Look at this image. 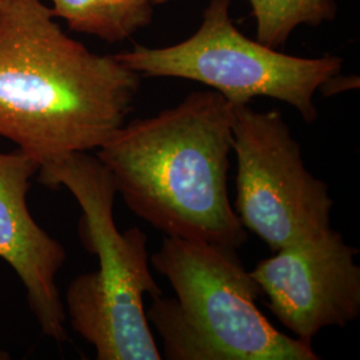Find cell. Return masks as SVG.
<instances>
[{"instance_id": "1", "label": "cell", "mask_w": 360, "mask_h": 360, "mask_svg": "<svg viewBox=\"0 0 360 360\" xmlns=\"http://www.w3.org/2000/svg\"><path fill=\"white\" fill-rule=\"evenodd\" d=\"M141 82L67 35L44 0H0V136L40 168L99 150L127 122Z\"/></svg>"}, {"instance_id": "2", "label": "cell", "mask_w": 360, "mask_h": 360, "mask_svg": "<svg viewBox=\"0 0 360 360\" xmlns=\"http://www.w3.org/2000/svg\"><path fill=\"white\" fill-rule=\"evenodd\" d=\"M231 153V103L210 90L126 122L96 158L126 206L156 230L239 250L248 233L229 198Z\"/></svg>"}, {"instance_id": "3", "label": "cell", "mask_w": 360, "mask_h": 360, "mask_svg": "<svg viewBox=\"0 0 360 360\" xmlns=\"http://www.w3.org/2000/svg\"><path fill=\"white\" fill-rule=\"evenodd\" d=\"M38 174L44 186L65 187L75 198L80 240L99 262L98 270L79 275L67 288L72 330L95 348L96 359H162L144 309V296L163 295L150 267L148 238L138 227L117 230L111 174L89 153L70 155Z\"/></svg>"}, {"instance_id": "4", "label": "cell", "mask_w": 360, "mask_h": 360, "mask_svg": "<svg viewBox=\"0 0 360 360\" xmlns=\"http://www.w3.org/2000/svg\"><path fill=\"white\" fill-rule=\"evenodd\" d=\"M238 250L166 236L150 264L176 297L146 311L168 360H318L312 348L276 330L257 304L263 295Z\"/></svg>"}, {"instance_id": "5", "label": "cell", "mask_w": 360, "mask_h": 360, "mask_svg": "<svg viewBox=\"0 0 360 360\" xmlns=\"http://www.w3.org/2000/svg\"><path fill=\"white\" fill-rule=\"evenodd\" d=\"M231 0H210L202 25L178 44L150 49L134 44L115 53L141 77H179L206 84L231 105L271 98L295 108L307 123L318 110L315 94L324 82L342 72L343 59L334 55L300 58L245 37L233 25Z\"/></svg>"}, {"instance_id": "6", "label": "cell", "mask_w": 360, "mask_h": 360, "mask_svg": "<svg viewBox=\"0 0 360 360\" xmlns=\"http://www.w3.org/2000/svg\"><path fill=\"white\" fill-rule=\"evenodd\" d=\"M236 155L233 210L272 252L331 227L328 186L309 172L282 112L232 105Z\"/></svg>"}, {"instance_id": "7", "label": "cell", "mask_w": 360, "mask_h": 360, "mask_svg": "<svg viewBox=\"0 0 360 360\" xmlns=\"http://www.w3.org/2000/svg\"><path fill=\"white\" fill-rule=\"evenodd\" d=\"M358 254L330 227L285 245L250 272L275 318L312 346L323 328L346 327L360 315Z\"/></svg>"}, {"instance_id": "8", "label": "cell", "mask_w": 360, "mask_h": 360, "mask_svg": "<svg viewBox=\"0 0 360 360\" xmlns=\"http://www.w3.org/2000/svg\"><path fill=\"white\" fill-rule=\"evenodd\" d=\"M40 166L20 150L0 151V259L25 285L31 312L43 335L63 343L65 303L56 284L67 259L65 247L44 231L27 206L31 179Z\"/></svg>"}, {"instance_id": "9", "label": "cell", "mask_w": 360, "mask_h": 360, "mask_svg": "<svg viewBox=\"0 0 360 360\" xmlns=\"http://www.w3.org/2000/svg\"><path fill=\"white\" fill-rule=\"evenodd\" d=\"M56 19L70 30L114 44L148 26L154 16L155 0H49Z\"/></svg>"}, {"instance_id": "10", "label": "cell", "mask_w": 360, "mask_h": 360, "mask_svg": "<svg viewBox=\"0 0 360 360\" xmlns=\"http://www.w3.org/2000/svg\"><path fill=\"white\" fill-rule=\"evenodd\" d=\"M172 0H155L156 4ZM257 22V40L279 50L299 26H321L336 16L334 0H247Z\"/></svg>"}, {"instance_id": "11", "label": "cell", "mask_w": 360, "mask_h": 360, "mask_svg": "<svg viewBox=\"0 0 360 360\" xmlns=\"http://www.w3.org/2000/svg\"><path fill=\"white\" fill-rule=\"evenodd\" d=\"M359 87V77H340V74L330 77L327 82H324L319 92H322L326 96H333L336 94H340L343 91L354 90Z\"/></svg>"}, {"instance_id": "12", "label": "cell", "mask_w": 360, "mask_h": 360, "mask_svg": "<svg viewBox=\"0 0 360 360\" xmlns=\"http://www.w3.org/2000/svg\"><path fill=\"white\" fill-rule=\"evenodd\" d=\"M10 358H11V355L7 351L0 348V360H8Z\"/></svg>"}]
</instances>
